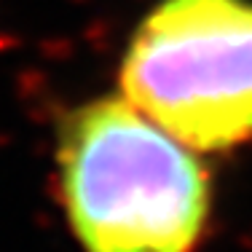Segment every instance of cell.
Returning a JSON list of instances; mask_svg holds the SVG:
<instances>
[{"label": "cell", "instance_id": "6da1fadb", "mask_svg": "<svg viewBox=\"0 0 252 252\" xmlns=\"http://www.w3.org/2000/svg\"><path fill=\"white\" fill-rule=\"evenodd\" d=\"M54 175L83 252H199L207 236L215 188L204 156L121 94L62 113Z\"/></svg>", "mask_w": 252, "mask_h": 252}, {"label": "cell", "instance_id": "7a4b0ae2", "mask_svg": "<svg viewBox=\"0 0 252 252\" xmlns=\"http://www.w3.org/2000/svg\"><path fill=\"white\" fill-rule=\"evenodd\" d=\"M118 94L201 156L252 142V0H156L118 59Z\"/></svg>", "mask_w": 252, "mask_h": 252}]
</instances>
